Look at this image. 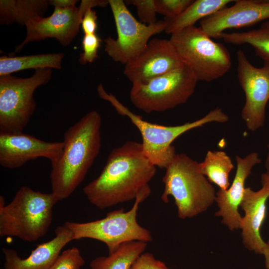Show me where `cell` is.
I'll return each mask as SVG.
<instances>
[{"mask_svg": "<svg viewBox=\"0 0 269 269\" xmlns=\"http://www.w3.org/2000/svg\"><path fill=\"white\" fill-rule=\"evenodd\" d=\"M169 40L198 81L217 80L232 66L228 49L223 44L213 41L199 27L193 26L175 32Z\"/></svg>", "mask_w": 269, "mask_h": 269, "instance_id": "cell-6", "label": "cell"}, {"mask_svg": "<svg viewBox=\"0 0 269 269\" xmlns=\"http://www.w3.org/2000/svg\"><path fill=\"white\" fill-rule=\"evenodd\" d=\"M236 160V171L232 184L227 190L219 189L215 198L219 209L215 216L221 217V223L232 231L240 229L242 216L239 207L244 196L245 182L251 174L253 168L261 162L259 154L256 152L244 157L237 155Z\"/></svg>", "mask_w": 269, "mask_h": 269, "instance_id": "cell-16", "label": "cell"}, {"mask_svg": "<svg viewBox=\"0 0 269 269\" xmlns=\"http://www.w3.org/2000/svg\"><path fill=\"white\" fill-rule=\"evenodd\" d=\"M97 20L96 11L93 8L88 9L84 14L81 24L84 34L96 33L97 29Z\"/></svg>", "mask_w": 269, "mask_h": 269, "instance_id": "cell-30", "label": "cell"}, {"mask_svg": "<svg viewBox=\"0 0 269 269\" xmlns=\"http://www.w3.org/2000/svg\"><path fill=\"white\" fill-rule=\"evenodd\" d=\"M53 193H41L21 186L7 205L0 204V236L32 242L44 236L59 201Z\"/></svg>", "mask_w": 269, "mask_h": 269, "instance_id": "cell-5", "label": "cell"}, {"mask_svg": "<svg viewBox=\"0 0 269 269\" xmlns=\"http://www.w3.org/2000/svg\"><path fill=\"white\" fill-rule=\"evenodd\" d=\"M101 117L93 110L71 126L64 134L59 159L51 164L50 180L59 201L69 197L84 179L101 146Z\"/></svg>", "mask_w": 269, "mask_h": 269, "instance_id": "cell-2", "label": "cell"}, {"mask_svg": "<svg viewBox=\"0 0 269 269\" xmlns=\"http://www.w3.org/2000/svg\"><path fill=\"white\" fill-rule=\"evenodd\" d=\"M218 38L232 44H249L254 48L257 56L264 63H269V20L263 22L259 28L249 31L224 32Z\"/></svg>", "mask_w": 269, "mask_h": 269, "instance_id": "cell-24", "label": "cell"}, {"mask_svg": "<svg viewBox=\"0 0 269 269\" xmlns=\"http://www.w3.org/2000/svg\"><path fill=\"white\" fill-rule=\"evenodd\" d=\"M63 147V141H45L23 133H0V164L15 169L29 160L44 157L52 164L60 157Z\"/></svg>", "mask_w": 269, "mask_h": 269, "instance_id": "cell-14", "label": "cell"}, {"mask_svg": "<svg viewBox=\"0 0 269 269\" xmlns=\"http://www.w3.org/2000/svg\"><path fill=\"white\" fill-rule=\"evenodd\" d=\"M147 243L140 241L123 243L108 256L93 259L90 263V269H131L144 253Z\"/></svg>", "mask_w": 269, "mask_h": 269, "instance_id": "cell-21", "label": "cell"}, {"mask_svg": "<svg viewBox=\"0 0 269 269\" xmlns=\"http://www.w3.org/2000/svg\"><path fill=\"white\" fill-rule=\"evenodd\" d=\"M55 235L51 240L37 245L24 259L15 250L3 248L4 269H49L64 246L74 240L72 231L64 224L56 228Z\"/></svg>", "mask_w": 269, "mask_h": 269, "instance_id": "cell-18", "label": "cell"}, {"mask_svg": "<svg viewBox=\"0 0 269 269\" xmlns=\"http://www.w3.org/2000/svg\"><path fill=\"white\" fill-rule=\"evenodd\" d=\"M101 42L102 39L96 33L84 34L82 41L83 52L80 55L79 63L84 65L95 61L98 58V52Z\"/></svg>", "mask_w": 269, "mask_h": 269, "instance_id": "cell-27", "label": "cell"}, {"mask_svg": "<svg viewBox=\"0 0 269 269\" xmlns=\"http://www.w3.org/2000/svg\"><path fill=\"white\" fill-rule=\"evenodd\" d=\"M51 77L50 68L35 69L27 78L0 76V133H22L36 109L35 90Z\"/></svg>", "mask_w": 269, "mask_h": 269, "instance_id": "cell-8", "label": "cell"}, {"mask_svg": "<svg viewBox=\"0 0 269 269\" xmlns=\"http://www.w3.org/2000/svg\"><path fill=\"white\" fill-rule=\"evenodd\" d=\"M150 193L149 186L143 189L128 211L121 208L108 212L99 220L85 223L66 222L64 225L72 231L74 240L89 238L100 241L107 245L109 254L126 242H150L152 237L150 231L140 226L136 219L139 204Z\"/></svg>", "mask_w": 269, "mask_h": 269, "instance_id": "cell-7", "label": "cell"}, {"mask_svg": "<svg viewBox=\"0 0 269 269\" xmlns=\"http://www.w3.org/2000/svg\"><path fill=\"white\" fill-rule=\"evenodd\" d=\"M200 172L210 183H213L222 190L230 186L229 176L234 168L230 157L224 151L208 150L204 160L199 163Z\"/></svg>", "mask_w": 269, "mask_h": 269, "instance_id": "cell-23", "label": "cell"}, {"mask_svg": "<svg viewBox=\"0 0 269 269\" xmlns=\"http://www.w3.org/2000/svg\"><path fill=\"white\" fill-rule=\"evenodd\" d=\"M269 18V0H237L200 21L199 27L210 38H218L230 28L251 26Z\"/></svg>", "mask_w": 269, "mask_h": 269, "instance_id": "cell-15", "label": "cell"}, {"mask_svg": "<svg viewBox=\"0 0 269 269\" xmlns=\"http://www.w3.org/2000/svg\"><path fill=\"white\" fill-rule=\"evenodd\" d=\"M262 188L254 191L246 187L240 207L245 212L240 229L245 247L257 254L262 255L266 242L261 235V229L267 213V202L269 199V183L261 179Z\"/></svg>", "mask_w": 269, "mask_h": 269, "instance_id": "cell-17", "label": "cell"}, {"mask_svg": "<svg viewBox=\"0 0 269 269\" xmlns=\"http://www.w3.org/2000/svg\"><path fill=\"white\" fill-rule=\"evenodd\" d=\"M117 31L116 39L109 36L104 40L105 51L115 62L125 65L137 56L153 35L164 31L166 23L158 20L146 25L134 18L124 0H108Z\"/></svg>", "mask_w": 269, "mask_h": 269, "instance_id": "cell-10", "label": "cell"}, {"mask_svg": "<svg viewBox=\"0 0 269 269\" xmlns=\"http://www.w3.org/2000/svg\"><path fill=\"white\" fill-rule=\"evenodd\" d=\"M193 0H154L157 13L165 18H174L181 14Z\"/></svg>", "mask_w": 269, "mask_h": 269, "instance_id": "cell-26", "label": "cell"}, {"mask_svg": "<svg viewBox=\"0 0 269 269\" xmlns=\"http://www.w3.org/2000/svg\"><path fill=\"white\" fill-rule=\"evenodd\" d=\"M156 171L141 143L128 141L111 151L100 175L83 188V192L96 207H111L135 199L149 186Z\"/></svg>", "mask_w": 269, "mask_h": 269, "instance_id": "cell-1", "label": "cell"}, {"mask_svg": "<svg viewBox=\"0 0 269 269\" xmlns=\"http://www.w3.org/2000/svg\"><path fill=\"white\" fill-rule=\"evenodd\" d=\"M77 0H50L49 4L54 7L67 8L76 6Z\"/></svg>", "mask_w": 269, "mask_h": 269, "instance_id": "cell-31", "label": "cell"}, {"mask_svg": "<svg viewBox=\"0 0 269 269\" xmlns=\"http://www.w3.org/2000/svg\"><path fill=\"white\" fill-rule=\"evenodd\" d=\"M108 4L106 0H82L78 6L54 7L51 15L36 17L26 24V36L14 53L20 51L28 43L49 38L56 39L63 46H68L78 34L86 12Z\"/></svg>", "mask_w": 269, "mask_h": 269, "instance_id": "cell-11", "label": "cell"}, {"mask_svg": "<svg viewBox=\"0 0 269 269\" xmlns=\"http://www.w3.org/2000/svg\"><path fill=\"white\" fill-rule=\"evenodd\" d=\"M131 269H169L162 261L156 259L150 253H143Z\"/></svg>", "mask_w": 269, "mask_h": 269, "instance_id": "cell-29", "label": "cell"}, {"mask_svg": "<svg viewBox=\"0 0 269 269\" xmlns=\"http://www.w3.org/2000/svg\"><path fill=\"white\" fill-rule=\"evenodd\" d=\"M267 149H268V152H267V154L266 158L265 166L266 169V172L265 173L269 175V142L267 144Z\"/></svg>", "mask_w": 269, "mask_h": 269, "instance_id": "cell-33", "label": "cell"}, {"mask_svg": "<svg viewBox=\"0 0 269 269\" xmlns=\"http://www.w3.org/2000/svg\"><path fill=\"white\" fill-rule=\"evenodd\" d=\"M265 259V267L267 269H269V239L267 242L264 249L263 254Z\"/></svg>", "mask_w": 269, "mask_h": 269, "instance_id": "cell-32", "label": "cell"}, {"mask_svg": "<svg viewBox=\"0 0 269 269\" xmlns=\"http://www.w3.org/2000/svg\"><path fill=\"white\" fill-rule=\"evenodd\" d=\"M125 2L136 7L139 21L146 25L157 22L154 0H127Z\"/></svg>", "mask_w": 269, "mask_h": 269, "instance_id": "cell-28", "label": "cell"}, {"mask_svg": "<svg viewBox=\"0 0 269 269\" xmlns=\"http://www.w3.org/2000/svg\"><path fill=\"white\" fill-rule=\"evenodd\" d=\"M232 0H196L179 15L174 18H165L164 31L168 34L194 26L199 20L206 18L225 7Z\"/></svg>", "mask_w": 269, "mask_h": 269, "instance_id": "cell-20", "label": "cell"}, {"mask_svg": "<svg viewBox=\"0 0 269 269\" xmlns=\"http://www.w3.org/2000/svg\"><path fill=\"white\" fill-rule=\"evenodd\" d=\"M84 264L80 250L72 247L60 254L49 269H80Z\"/></svg>", "mask_w": 269, "mask_h": 269, "instance_id": "cell-25", "label": "cell"}, {"mask_svg": "<svg viewBox=\"0 0 269 269\" xmlns=\"http://www.w3.org/2000/svg\"><path fill=\"white\" fill-rule=\"evenodd\" d=\"M49 5L47 0H0V24L25 26L30 20L42 17Z\"/></svg>", "mask_w": 269, "mask_h": 269, "instance_id": "cell-19", "label": "cell"}, {"mask_svg": "<svg viewBox=\"0 0 269 269\" xmlns=\"http://www.w3.org/2000/svg\"><path fill=\"white\" fill-rule=\"evenodd\" d=\"M97 92L101 99L110 103L119 114L127 117L136 127L141 135L144 155L160 168L165 169L173 159L176 153L171 144L180 135L208 123H226L229 119L221 109L217 108L193 122L177 126L160 125L146 121L132 112L114 95L107 93L102 84L98 86Z\"/></svg>", "mask_w": 269, "mask_h": 269, "instance_id": "cell-3", "label": "cell"}, {"mask_svg": "<svg viewBox=\"0 0 269 269\" xmlns=\"http://www.w3.org/2000/svg\"><path fill=\"white\" fill-rule=\"evenodd\" d=\"M261 179L267 181L269 183V175L264 173L261 175Z\"/></svg>", "mask_w": 269, "mask_h": 269, "instance_id": "cell-34", "label": "cell"}, {"mask_svg": "<svg viewBox=\"0 0 269 269\" xmlns=\"http://www.w3.org/2000/svg\"><path fill=\"white\" fill-rule=\"evenodd\" d=\"M198 81L184 63L163 75L132 83L130 99L135 107L145 113L164 112L186 103Z\"/></svg>", "mask_w": 269, "mask_h": 269, "instance_id": "cell-9", "label": "cell"}, {"mask_svg": "<svg viewBox=\"0 0 269 269\" xmlns=\"http://www.w3.org/2000/svg\"><path fill=\"white\" fill-rule=\"evenodd\" d=\"M161 200L172 196L181 219L191 218L206 211L215 202L213 185L200 172L199 163L183 153H176L165 168Z\"/></svg>", "mask_w": 269, "mask_h": 269, "instance_id": "cell-4", "label": "cell"}, {"mask_svg": "<svg viewBox=\"0 0 269 269\" xmlns=\"http://www.w3.org/2000/svg\"><path fill=\"white\" fill-rule=\"evenodd\" d=\"M63 53L40 54L22 56L0 57V76L29 69H61Z\"/></svg>", "mask_w": 269, "mask_h": 269, "instance_id": "cell-22", "label": "cell"}, {"mask_svg": "<svg viewBox=\"0 0 269 269\" xmlns=\"http://www.w3.org/2000/svg\"><path fill=\"white\" fill-rule=\"evenodd\" d=\"M183 64L169 40L153 38L125 64L124 74L132 83L142 82L165 74Z\"/></svg>", "mask_w": 269, "mask_h": 269, "instance_id": "cell-13", "label": "cell"}, {"mask_svg": "<svg viewBox=\"0 0 269 269\" xmlns=\"http://www.w3.org/2000/svg\"><path fill=\"white\" fill-rule=\"evenodd\" d=\"M237 60L238 78L245 95L241 117L247 128L255 132L264 126L266 119L269 101V63L256 67L241 49L237 52Z\"/></svg>", "mask_w": 269, "mask_h": 269, "instance_id": "cell-12", "label": "cell"}]
</instances>
